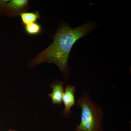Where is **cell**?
I'll return each mask as SVG.
<instances>
[{
	"instance_id": "1",
	"label": "cell",
	"mask_w": 131,
	"mask_h": 131,
	"mask_svg": "<svg viewBox=\"0 0 131 131\" xmlns=\"http://www.w3.org/2000/svg\"><path fill=\"white\" fill-rule=\"evenodd\" d=\"M96 26L92 21L74 28L67 24H62L58 29L51 44L34 59L28 66L32 68L43 62L54 63L58 66L65 80H67L70 73L68 59L73 46Z\"/></svg>"
},
{
	"instance_id": "2",
	"label": "cell",
	"mask_w": 131,
	"mask_h": 131,
	"mask_svg": "<svg viewBox=\"0 0 131 131\" xmlns=\"http://www.w3.org/2000/svg\"><path fill=\"white\" fill-rule=\"evenodd\" d=\"M77 104L81 110V117L74 131H103V113L99 105L93 102L86 93L79 98Z\"/></svg>"
},
{
	"instance_id": "3",
	"label": "cell",
	"mask_w": 131,
	"mask_h": 131,
	"mask_svg": "<svg viewBox=\"0 0 131 131\" xmlns=\"http://www.w3.org/2000/svg\"><path fill=\"white\" fill-rule=\"evenodd\" d=\"M75 89L71 85H67L63 96L62 102L64 105V108L62 113V115L68 117L69 114H71V109L74 105L75 102Z\"/></svg>"
},
{
	"instance_id": "4",
	"label": "cell",
	"mask_w": 131,
	"mask_h": 131,
	"mask_svg": "<svg viewBox=\"0 0 131 131\" xmlns=\"http://www.w3.org/2000/svg\"><path fill=\"white\" fill-rule=\"evenodd\" d=\"M51 88L52 89V93L48 95L51 98L52 104L61 105L63 102V96L64 93L63 83L60 81H56L52 84Z\"/></svg>"
},
{
	"instance_id": "5",
	"label": "cell",
	"mask_w": 131,
	"mask_h": 131,
	"mask_svg": "<svg viewBox=\"0 0 131 131\" xmlns=\"http://www.w3.org/2000/svg\"><path fill=\"white\" fill-rule=\"evenodd\" d=\"M6 5L4 13L9 12L16 13L24 9L28 4V1L25 0H13L9 1Z\"/></svg>"
},
{
	"instance_id": "6",
	"label": "cell",
	"mask_w": 131,
	"mask_h": 131,
	"mask_svg": "<svg viewBox=\"0 0 131 131\" xmlns=\"http://www.w3.org/2000/svg\"><path fill=\"white\" fill-rule=\"evenodd\" d=\"M21 21L25 25L35 23L39 18L38 13L24 12L20 14Z\"/></svg>"
},
{
	"instance_id": "7",
	"label": "cell",
	"mask_w": 131,
	"mask_h": 131,
	"mask_svg": "<svg viewBox=\"0 0 131 131\" xmlns=\"http://www.w3.org/2000/svg\"><path fill=\"white\" fill-rule=\"evenodd\" d=\"M25 29L26 32L30 35H37L40 33L42 31L41 26L37 23L26 25Z\"/></svg>"
},
{
	"instance_id": "8",
	"label": "cell",
	"mask_w": 131,
	"mask_h": 131,
	"mask_svg": "<svg viewBox=\"0 0 131 131\" xmlns=\"http://www.w3.org/2000/svg\"><path fill=\"white\" fill-rule=\"evenodd\" d=\"M9 1L0 0V14L1 13H4L6 5Z\"/></svg>"
},
{
	"instance_id": "9",
	"label": "cell",
	"mask_w": 131,
	"mask_h": 131,
	"mask_svg": "<svg viewBox=\"0 0 131 131\" xmlns=\"http://www.w3.org/2000/svg\"><path fill=\"white\" fill-rule=\"evenodd\" d=\"M8 131H18L15 130H9Z\"/></svg>"
}]
</instances>
